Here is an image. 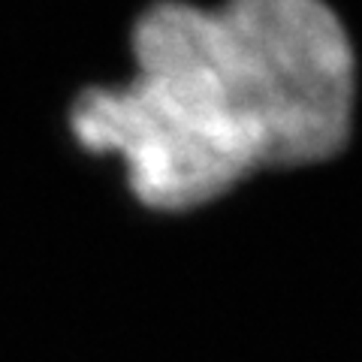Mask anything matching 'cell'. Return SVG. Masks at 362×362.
I'll return each mask as SVG.
<instances>
[{"label": "cell", "instance_id": "6da1fadb", "mask_svg": "<svg viewBox=\"0 0 362 362\" xmlns=\"http://www.w3.org/2000/svg\"><path fill=\"white\" fill-rule=\"evenodd\" d=\"M133 54V82L85 90L70 130L118 154L148 209H197L259 166L320 163L347 142L356 64L323 0H163L136 21Z\"/></svg>", "mask_w": 362, "mask_h": 362}]
</instances>
